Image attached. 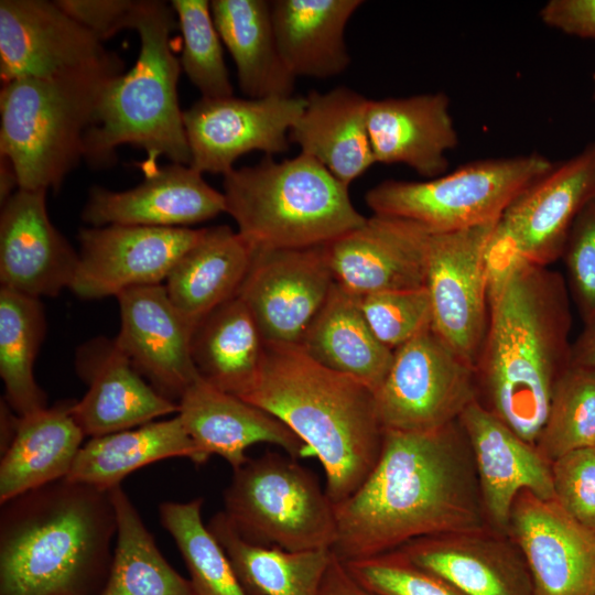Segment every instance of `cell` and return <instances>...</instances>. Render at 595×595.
Returning a JSON list of instances; mask_svg holds the SVG:
<instances>
[{
	"label": "cell",
	"instance_id": "cell-33",
	"mask_svg": "<svg viewBox=\"0 0 595 595\" xmlns=\"http://www.w3.org/2000/svg\"><path fill=\"white\" fill-rule=\"evenodd\" d=\"M183 457L207 461L175 414L167 420L90 437L80 447L67 479L110 490L132 472L158 461Z\"/></svg>",
	"mask_w": 595,
	"mask_h": 595
},
{
	"label": "cell",
	"instance_id": "cell-9",
	"mask_svg": "<svg viewBox=\"0 0 595 595\" xmlns=\"http://www.w3.org/2000/svg\"><path fill=\"white\" fill-rule=\"evenodd\" d=\"M554 165L538 153L482 160L428 181L386 180L365 202L375 215L407 219L431 234L451 232L498 220Z\"/></svg>",
	"mask_w": 595,
	"mask_h": 595
},
{
	"label": "cell",
	"instance_id": "cell-8",
	"mask_svg": "<svg viewBox=\"0 0 595 595\" xmlns=\"http://www.w3.org/2000/svg\"><path fill=\"white\" fill-rule=\"evenodd\" d=\"M224 515L252 543L288 551L332 550L334 504L316 475L288 454L248 458L224 491Z\"/></svg>",
	"mask_w": 595,
	"mask_h": 595
},
{
	"label": "cell",
	"instance_id": "cell-24",
	"mask_svg": "<svg viewBox=\"0 0 595 595\" xmlns=\"http://www.w3.org/2000/svg\"><path fill=\"white\" fill-rule=\"evenodd\" d=\"M177 405L176 414L198 450L207 459L220 456L232 470L247 462L246 451L257 443L279 446L294 458L310 456L302 440L277 416L201 376L186 388Z\"/></svg>",
	"mask_w": 595,
	"mask_h": 595
},
{
	"label": "cell",
	"instance_id": "cell-21",
	"mask_svg": "<svg viewBox=\"0 0 595 595\" xmlns=\"http://www.w3.org/2000/svg\"><path fill=\"white\" fill-rule=\"evenodd\" d=\"M74 363L87 385L86 393L72 407L85 436H101L177 413V403L140 375L115 338L98 336L83 343Z\"/></svg>",
	"mask_w": 595,
	"mask_h": 595
},
{
	"label": "cell",
	"instance_id": "cell-23",
	"mask_svg": "<svg viewBox=\"0 0 595 595\" xmlns=\"http://www.w3.org/2000/svg\"><path fill=\"white\" fill-rule=\"evenodd\" d=\"M397 550L465 595H536L519 548L490 527L422 537Z\"/></svg>",
	"mask_w": 595,
	"mask_h": 595
},
{
	"label": "cell",
	"instance_id": "cell-49",
	"mask_svg": "<svg viewBox=\"0 0 595 595\" xmlns=\"http://www.w3.org/2000/svg\"><path fill=\"white\" fill-rule=\"evenodd\" d=\"M571 366L595 368V321L584 325L572 342Z\"/></svg>",
	"mask_w": 595,
	"mask_h": 595
},
{
	"label": "cell",
	"instance_id": "cell-7",
	"mask_svg": "<svg viewBox=\"0 0 595 595\" xmlns=\"http://www.w3.org/2000/svg\"><path fill=\"white\" fill-rule=\"evenodd\" d=\"M123 64L2 84L0 156L12 164L19 188H57L84 159V140L102 96Z\"/></svg>",
	"mask_w": 595,
	"mask_h": 595
},
{
	"label": "cell",
	"instance_id": "cell-52",
	"mask_svg": "<svg viewBox=\"0 0 595 595\" xmlns=\"http://www.w3.org/2000/svg\"><path fill=\"white\" fill-rule=\"evenodd\" d=\"M593 448L595 450V446Z\"/></svg>",
	"mask_w": 595,
	"mask_h": 595
},
{
	"label": "cell",
	"instance_id": "cell-44",
	"mask_svg": "<svg viewBox=\"0 0 595 595\" xmlns=\"http://www.w3.org/2000/svg\"><path fill=\"white\" fill-rule=\"evenodd\" d=\"M555 500L573 518L595 529V450L572 451L551 464Z\"/></svg>",
	"mask_w": 595,
	"mask_h": 595
},
{
	"label": "cell",
	"instance_id": "cell-6",
	"mask_svg": "<svg viewBox=\"0 0 595 595\" xmlns=\"http://www.w3.org/2000/svg\"><path fill=\"white\" fill-rule=\"evenodd\" d=\"M223 188L225 213L255 250L327 245L367 219L351 203L349 186L303 153L234 167Z\"/></svg>",
	"mask_w": 595,
	"mask_h": 595
},
{
	"label": "cell",
	"instance_id": "cell-45",
	"mask_svg": "<svg viewBox=\"0 0 595 595\" xmlns=\"http://www.w3.org/2000/svg\"><path fill=\"white\" fill-rule=\"evenodd\" d=\"M529 263L532 262L528 259L519 236L501 216L495 224L483 252L488 303L501 293L517 271Z\"/></svg>",
	"mask_w": 595,
	"mask_h": 595
},
{
	"label": "cell",
	"instance_id": "cell-12",
	"mask_svg": "<svg viewBox=\"0 0 595 595\" xmlns=\"http://www.w3.org/2000/svg\"><path fill=\"white\" fill-rule=\"evenodd\" d=\"M201 229L107 225L82 228L78 264L69 290L84 300L117 296L163 284Z\"/></svg>",
	"mask_w": 595,
	"mask_h": 595
},
{
	"label": "cell",
	"instance_id": "cell-19",
	"mask_svg": "<svg viewBox=\"0 0 595 595\" xmlns=\"http://www.w3.org/2000/svg\"><path fill=\"white\" fill-rule=\"evenodd\" d=\"M458 421L468 439L487 524L508 534L511 508L522 490L554 499L551 462L478 399Z\"/></svg>",
	"mask_w": 595,
	"mask_h": 595
},
{
	"label": "cell",
	"instance_id": "cell-29",
	"mask_svg": "<svg viewBox=\"0 0 595 595\" xmlns=\"http://www.w3.org/2000/svg\"><path fill=\"white\" fill-rule=\"evenodd\" d=\"M74 401L19 416L17 431L0 462V504L65 478L85 434L75 421Z\"/></svg>",
	"mask_w": 595,
	"mask_h": 595
},
{
	"label": "cell",
	"instance_id": "cell-40",
	"mask_svg": "<svg viewBox=\"0 0 595 595\" xmlns=\"http://www.w3.org/2000/svg\"><path fill=\"white\" fill-rule=\"evenodd\" d=\"M171 6L183 39L181 68L191 83L203 98L234 96L210 1L172 0Z\"/></svg>",
	"mask_w": 595,
	"mask_h": 595
},
{
	"label": "cell",
	"instance_id": "cell-28",
	"mask_svg": "<svg viewBox=\"0 0 595 595\" xmlns=\"http://www.w3.org/2000/svg\"><path fill=\"white\" fill-rule=\"evenodd\" d=\"M253 255L255 249L229 226L202 228L199 238L164 281L170 300L195 328L213 310L238 294Z\"/></svg>",
	"mask_w": 595,
	"mask_h": 595
},
{
	"label": "cell",
	"instance_id": "cell-2",
	"mask_svg": "<svg viewBox=\"0 0 595 595\" xmlns=\"http://www.w3.org/2000/svg\"><path fill=\"white\" fill-rule=\"evenodd\" d=\"M571 327L567 284L548 267L524 266L489 303L475 364L477 399L531 444L558 380L571 366Z\"/></svg>",
	"mask_w": 595,
	"mask_h": 595
},
{
	"label": "cell",
	"instance_id": "cell-18",
	"mask_svg": "<svg viewBox=\"0 0 595 595\" xmlns=\"http://www.w3.org/2000/svg\"><path fill=\"white\" fill-rule=\"evenodd\" d=\"M430 232L402 218L372 215L326 245L339 285L359 299L425 286Z\"/></svg>",
	"mask_w": 595,
	"mask_h": 595
},
{
	"label": "cell",
	"instance_id": "cell-20",
	"mask_svg": "<svg viewBox=\"0 0 595 595\" xmlns=\"http://www.w3.org/2000/svg\"><path fill=\"white\" fill-rule=\"evenodd\" d=\"M46 192L19 188L0 215L1 288L36 299L69 289L78 264V252L48 217Z\"/></svg>",
	"mask_w": 595,
	"mask_h": 595
},
{
	"label": "cell",
	"instance_id": "cell-34",
	"mask_svg": "<svg viewBox=\"0 0 595 595\" xmlns=\"http://www.w3.org/2000/svg\"><path fill=\"white\" fill-rule=\"evenodd\" d=\"M191 350L204 380L240 397L260 368L264 342L249 309L236 295L196 325Z\"/></svg>",
	"mask_w": 595,
	"mask_h": 595
},
{
	"label": "cell",
	"instance_id": "cell-30",
	"mask_svg": "<svg viewBox=\"0 0 595 595\" xmlns=\"http://www.w3.org/2000/svg\"><path fill=\"white\" fill-rule=\"evenodd\" d=\"M299 346L317 364L360 381L374 393L382 385L393 358V350L368 325L360 299L337 282Z\"/></svg>",
	"mask_w": 595,
	"mask_h": 595
},
{
	"label": "cell",
	"instance_id": "cell-38",
	"mask_svg": "<svg viewBox=\"0 0 595 595\" xmlns=\"http://www.w3.org/2000/svg\"><path fill=\"white\" fill-rule=\"evenodd\" d=\"M203 498L164 501L160 521L171 534L191 575L197 595H249L230 560L204 523Z\"/></svg>",
	"mask_w": 595,
	"mask_h": 595
},
{
	"label": "cell",
	"instance_id": "cell-39",
	"mask_svg": "<svg viewBox=\"0 0 595 595\" xmlns=\"http://www.w3.org/2000/svg\"><path fill=\"white\" fill-rule=\"evenodd\" d=\"M534 445L551 463L595 446V368L570 366L560 377Z\"/></svg>",
	"mask_w": 595,
	"mask_h": 595
},
{
	"label": "cell",
	"instance_id": "cell-15",
	"mask_svg": "<svg viewBox=\"0 0 595 595\" xmlns=\"http://www.w3.org/2000/svg\"><path fill=\"white\" fill-rule=\"evenodd\" d=\"M119 58L55 1H0L2 84L90 69Z\"/></svg>",
	"mask_w": 595,
	"mask_h": 595
},
{
	"label": "cell",
	"instance_id": "cell-35",
	"mask_svg": "<svg viewBox=\"0 0 595 595\" xmlns=\"http://www.w3.org/2000/svg\"><path fill=\"white\" fill-rule=\"evenodd\" d=\"M208 529L225 550L249 595H318L332 550L288 551L244 539L223 511Z\"/></svg>",
	"mask_w": 595,
	"mask_h": 595
},
{
	"label": "cell",
	"instance_id": "cell-41",
	"mask_svg": "<svg viewBox=\"0 0 595 595\" xmlns=\"http://www.w3.org/2000/svg\"><path fill=\"white\" fill-rule=\"evenodd\" d=\"M363 314L376 337L396 350L432 327V307L425 286L383 291L360 298Z\"/></svg>",
	"mask_w": 595,
	"mask_h": 595
},
{
	"label": "cell",
	"instance_id": "cell-22",
	"mask_svg": "<svg viewBox=\"0 0 595 595\" xmlns=\"http://www.w3.org/2000/svg\"><path fill=\"white\" fill-rule=\"evenodd\" d=\"M138 186L89 191L82 218L91 227L132 225L188 228L225 213V197L190 165L170 163L144 173Z\"/></svg>",
	"mask_w": 595,
	"mask_h": 595
},
{
	"label": "cell",
	"instance_id": "cell-10",
	"mask_svg": "<svg viewBox=\"0 0 595 595\" xmlns=\"http://www.w3.org/2000/svg\"><path fill=\"white\" fill-rule=\"evenodd\" d=\"M475 399V365L432 327L393 351L390 369L375 392L382 428L408 432L457 421Z\"/></svg>",
	"mask_w": 595,
	"mask_h": 595
},
{
	"label": "cell",
	"instance_id": "cell-47",
	"mask_svg": "<svg viewBox=\"0 0 595 595\" xmlns=\"http://www.w3.org/2000/svg\"><path fill=\"white\" fill-rule=\"evenodd\" d=\"M540 17L545 24L564 33L595 39V0H550Z\"/></svg>",
	"mask_w": 595,
	"mask_h": 595
},
{
	"label": "cell",
	"instance_id": "cell-25",
	"mask_svg": "<svg viewBox=\"0 0 595 595\" xmlns=\"http://www.w3.org/2000/svg\"><path fill=\"white\" fill-rule=\"evenodd\" d=\"M595 198V141L527 187L502 217L519 236L528 259L549 267L562 257L569 231Z\"/></svg>",
	"mask_w": 595,
	"mask_h": 595
},
{
	"label": "cell",
	"instance_id": "cell-36",
	"mask_svg": "<svg viewBox=\"0 0 595 595\" xmlns=\"http://www.w3.org/2000/svg\"><path fill=\"white\" fill-rule=\"evenodd\" d=\"M117 521L111 563L98 595H197L160 552L129 496L110 489Z\"/></svg>",
	"mask_w": 595,
	"mask_h": 595
},
{
	"label": "cell",
	"instance_id": "cell-48",
	"mask_svg": "<svg viewBox=\"0 0 595 595\" xmlns=\"http://www.w3.org/2000/svg\"><path fill=\"white\" fill-rule=\"evenodd\" d=\"M318 595H378L361 585L333 552L324 573Z\"/></svg>",
	"mask_w": 595,
	"mask_h": 595
},
{
	"label": "cell",
	"instance_id": "cell-26",
	"mask_svg": "<svg viewBox=\"0 0 595 595\" xmlns=\"http://www.w3.org/2000/svg\"><path fill=\"white\" fill-rule=\"evenodd\" d=\"M368 132L376 163L405 164L434 178L448 167L446 152L458 143L444 93L370 100Z\"/></svg>",
	"mask_w": 595,
	"mask_h": 595
},
{
	"label": "cell",
	"instance_id": "cell-42",
	"mask_svg": "<svg viewBox=\"0 0 595 595\" xmlns=\"http://www.w3.org/2000/svg\"><path fill=\"white\" fill-rule=\"evenodd\" d=\"M344 563L361 585L378 595H465L400 550Z\"/></svg>",
	"mask_w": 595,
	"mask_h": 595
},
{
	"label": "cell",
	"instance_id": "cell-46",
	"mask_svg": "<svg viewBox=\"0 0 595 595\" xmlns=\"http://www.w3.org/2000/svg\"><path fill=\"white\" fill-rule=\"evenodd\" d=\"M56 4L98 41L132 29L139 0H56Z\"/></svg>",
	"mask_w": 595,
	"mask_h": 595
},
{
	"label": "cell",
	"instance_id": "cell-37",
	"mask_svg": "<svg viewBox=\"0 0 595 595\" xmlns=\"http://www.w3.org/2000/svg\"><path fill=\"white\" fill-rule=\"evenodd\" d=\"M45 332L40 299L0 288V377L4 401L19 416L48 407L33 371Z\"/></svg>",
	"mask_w": 595,
	"mask_h": 595
},
{
	"label": "cell",
	"instance_id": "cell-4",
	"mask_svg": "<svg viewBox=\"0 0 595 595\" xmlns=\"http://www.w3.org/2000/svg\"><path fill=\"white\" fill-rule=\"evenodd\" d=\"M116 533L110 490L66 477L1 504L0 595H83Z\"/></svg>",
	"mask_w": 595,
	"mask_h": 595
},
{
	"label": "cell",
	"instance_id": "cell-3",
	"mask_svg": "<svg viewBox=\"0 0 595 595\" xmlns=\"http://www.w3.org/2000/svg\"><path fill=\"white\" fill-rule=\"evenodd\" d=\"M273 414L322 464L334 505L353 495L383 443L375 393L311 359L299 345L264 343L260 368L239 397Z\"/></svg>",
	"mask_w": 595,
	"mask_h": 595
},
{
	"label": "cell",
	"instance_id": "cell-31",
	"mask_svg": "<svg viewBox=\"0 0 595 595\" xmlns=\"http://www.w3.org/2000/svg\"><path fill=\"white\" fill-rule=\"evenodd\" d=\"M270 3L280 54L295 77L329 78L348 67L345 28L363 1L274 0Z\"/></svg>",
	"mask_w": 595,
	"mask_h": 595
},
{
	"label": "cell",
	"instance_id": "cell-43",
	"mask_svg": "<svg viewBox=\"0 0 595 595\" xmlns=\"http://www.w3.org/2000/svg\"><path fill=\"white\" fill-rule=\"evenodd\" d=\"M567 289L584 325L595 321V198L576 216L562 253Z\"/></svg>",
	"mask_w": 595,
	"mask_h": 595
},
{
	"label": "cell",
	"instance_id": "cell-11",
	"mask_svg": "<svg viewBox=\"0 0 595 595\" xmlns=\"http://www.w3.org/2000/svg\"><path fill=\"white\" fill-rule=\"evenodd\" d=\"M305 97L201 98L183 111L191 163L196 171L227 174L251 151L268 156L289 150V133Z\"/></svg>",
	"mask_w": 595,
	"mask_h": 595
},
{
	"label": "cell",
	"instance_id": "cell-13",
	"mask_svg": "<svg viewBox=\"0 0 595 595\" xmlns=\"http://www.w3.org/2000/svg\"><path fill=\"white\" fill-rule=\"evenodd\" d=\"M496 223L430 232L429 238L425 288L431 300L432 328L474 365L489 318L483 252Z\"/></svg>",
	"mask_w": 595,
	"mask_h": 595
},
{
	"label": "cell",
	"instance_id": "cell-1",
	"mask_svg": "<svg viewBox=\"0 0 595 595\" xmlns=\"http://www.w3.org/2000/svg\"><path fill=\"white\" fill-rule=\"evenodd\" d=\"M334 511L332 552L344 562L397 550L422 537L489 527L472 448L458 420L429 431L385 430L375 467Z\"/></svg>",
	"mask_w": 595,
	"mask_h": 595
},
{
	"label": "cell",
	"instance_id": "cell-14",
	"mask_svg": "<svg viewBox=\"0 0 595 595\" xmlns=\"http://www.w3.org/2000/svg\"><path fill=\"white\" fill-rule=\"evenodd\" d=\"M335 282L326 245L255 250L238 296L264 343L300 345Z\"/></svg>",
	"mask_w": 595,
	"mask_h": 595
},
{
	"label": "cell",
	"instance_id": "cell-17",
	"mask_svg": "<svg viewBox=\"0 0 595 595\" xmlns=\"http://www.w3.org/2000/svg\"><path fill=\"white\" fill-rule=\"evenodd\" d=\"M116 299L118 346L160 394L177 403L199 376L191 350L194 327L173 305L164 284L128 289Z\"/></svg>",
	"mask_w": 595,
	"mask_h": 595
},
{
	"label": "cell",
	"instance_id": "cell-27",
	"mask_svg": "<svg viewBox=\"0 0 595 595\" xmlns=\"http://www.w3.org/2000/svg\"><path fill=\"white\" fill-rule=\"evenodd\" d=\"M369 101L345 86L312 90L290 130V143L349 186L376 163L368 132Z\"/></svg>",
	"mask_w": 595,
	"mask_h": 595
},
{
	"label": "cell",
	"instance_id": "cell-50",
	"mask_svg": "<svg viewBox=\"0 0 595 595\" xmlns=\"http://www.w3.org/2000/svg\"><path fill=\"white\" fill-rule=\"evenodd\" d=\"M0 158V201L2 205L19 190V181L10 161L4 156Z\"/></svg>",
	"mask_w": 595,
	"mask_h": 595
},
{
	"label": "cell",
	"instance_id": "cell-16",
	"mask_svg": "<svg viewBox=\"0 0 595 595\" xmlns=\"http://www.w3.org/2000/svg\"><path fill=\"white\" fill-rule=\"evenodd\" d=\"M508 536L528 565L536 595H595V529L554 499L522 490Z\"/></svg>",
	"mask_w": 595,
	"mask_h": 595
},
{
	"label": "cell",
	"instance_id": "cell-51",
	"mask_svg": "<svg viewBox=\"0 0 595 595\" xmlns=\"http://www.w3.org/2000/svg\"><path fill=\"white\" fill-rule=\"evenodd\" d=\"M593 80H594V88H595V73L593 75Z\"/></svg>",
	"mask_w": 595,
	"mask_h": 595
},
{
	"label": "cell",
	"instance_id": "cell-32",
	"mask_svg": "<svg viewBox=\"0 0 595 595\" xmlns=\"http://www.w3.org/2000/svg\"><path fill=\"white\" fill-rule=\"evenodd\" d=\"M210 11L241 91L248 98L293 96L296 77L280 54L270 1L213 0Z\"/></svg>",
	"mask_w": 595,
	"mask_h": 595
},
{
	"label": "cell",
	"instance_id": "cell-5",
	"mask_svg": "<svg viewBox=\"0 0 595 595\" xmlns=\"http://www.w3.org/2000/svg\"><path fill=\"white\" fill-rule=\"evenodd\" d=\"M171 4L139 0L132 21L140 36L133 67L108 85L96 120L84 140V159L93 166L112 163L116 148L129 143L148 155L142 170L156 169L159 158L190 165L191 153L177 99L180 60L172 50L176 26Z\"/></svg>",
	"mask_w": 595,
	"mask_h": 595
}]
</instances>
